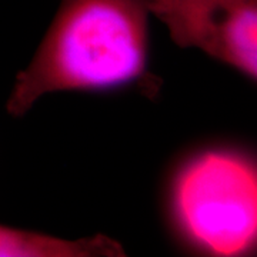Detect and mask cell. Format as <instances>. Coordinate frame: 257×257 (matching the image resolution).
Wrapping results in <instances>:
<instances>
[{"mask_svg": "<svg viewBox=\"0 0 257 257\" xmlns=\"http://www.w3.org/2000/svg\"><path fill=\"white\" fill-rule=\"evenodd\" d=\"M146 0H59L30 63L16 76L9 114L25 116L43 96L59 92L138 89L160 92L150 72Z\"/></svg>", "mask_w": 257, "mask_h": 257, "instance_id": "obj_1", "label": "cell"}, {"mask_svg": "<svg viewBox=\"0 0 257 257\" xmlns=\"http://www.w3.org/2000/svg\"><path fill=\"white\" fill-rule=\"evenodd\" d=\"M182 49H197L250 80L257 77V0H146Z\"/></svg>", "mask_w": 257, "mask_h": 257, "instance_id": "obj_3", "label": "cell"}, {"mask_svg": "<svg viewBox=\"0 0 257 257\" xmlns=\"http://www.w3.org/2000/svg\"><path fill=\"white\" fill-rule=\"evenodd\" d=\"M119 241L104 234L66 240L0 224V257H123Z\"/></svg>", "mask_w": 257, "mask_h": 257, "instance_id": "obj_4", "label": "cell"}, {"mask_svg": "<svg viewBox=\"0 0 257 257\" xmlns=\"http://www.w3.org/2000/svg\"><path fill=\"white\" fill-rule=\"evenodd\" d=\"M166 211L177 240L204 256H250L257 246V166L244 149H197L173 169Z\"/></svg>", "mask_w": 257, "mask_h": 257, "instance_id": "obj_2", "label": "cell"}]
</instances>
